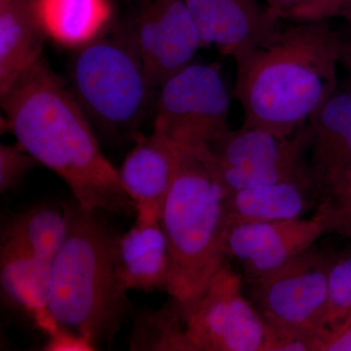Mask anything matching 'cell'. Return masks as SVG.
Segmentation results:
<instances>
[{"label": "cell", "instance_id": "4316f807", "mask_svg": "<svg viewBox=\"0 0 351 351\" xmlns=\"http://www.w3.org/2000/svg\"><path fill=\"white\" fill-rule=\"evenodd\" d=\"M325 201L331 210L332 233L351 239V195Z\"/></svg>", "mask_w": 351, "mask_h": 351}, {"label": "cell", "instance_id": "484cf974", "mask_svg": "<svg viewBox=\"0 0 351 351\" xmlns=\"http://www.w3.org/2000/svg\"><path fill=\"white\" fill-rule=\"evenodd\" d=\"M44 350L50 351H89L95 350L86 339L73 331L61 327L56 332L48 337Z\"/></svg>", "mask_w": 351, "mask_h": 351}, {"label": "cell", "instance_id": "9c48e42d", "mask_svg": "<svg viewBox=\"0 0 351 351\" xmlns=\"http://www.w3.org/2000/svg\"><path fill=\"white\" fill-rule=\"evenodd\" d=\"M332 256L311 248L247 281L252 304L267 324L311 335L324 328Z\"/></svg>", "mask_w": 351, "mask_h": 351}, {"label": "cell", "instance_id": "30bf717a", "mask_svg": "<svg viewBox=\"0 0 351 351\" xmlns=\"http://www.w3.org/2000/svg\"><path fill=\"white\" fill-rule=\"evenodd\" d=\"M327 233H332L331 211L327 201H323L309 219L243 223L228 221L226 258L241 263L248 281L313 248Z\"/></svg>", "mask_w": 351, "mask_h": 351}, {"label": "cell", "instance_id": "9a60e30c", "mask_svg": "<svg viewBox=\"0 0 351 351\" xmlns=\"http://www.w3.org/2000/svg\"><path fill=\"white\" fill-rule=\"evenodd\" d=\"M53 262L34 255L16 242L1 239L0 281L4 299L27 313L47 337L61 325L48 307Z\"/></svg>", "mask_w": 351, "mask_h": 351}, {"label": "cell", "instance_id": "603a6c76", "mask_svg": "<svg viewBox=\"0 0 351 351\" xmlns=\"http://www.w3.org/2000/svg\"><path fill=\"white\" fill-rule=\"evenodd\" d=\"M343 18L351 24V0H302L283 16L292 22H317Z\"/></svg>", "mask_w": 351, "mask_h": 351}, {"label": "cell", "instance_id": "ba28073f", "mask_svg": "<svg viewBox=\"0 0 351 351\" xmlns=\"http://www.w3.org/2000/svg\"><path fill=\"white\" fill-rule=\"evenodd\" d=\"M308 121L289 137L242 126L209 145L215 169L226 195L278 182L313 181L307 154Z\"/></svg>", "mask_w": 351, "mask_h": 351}, {"label": "cell", "instance_id": "e0dca14e", "mask_svg": "<svg viewBox=\"0 0 351 351\" xmlns=\"http://www.w3.org/2000/svg\"><path fill=\"white\" fill-rule=\"evenodd\" d=\"M322 202L313 181L278 182L226 195L228 221H272L302 218Z\"/></svg>", "mask_w": 351, "mask_h": 351}, {"label": "cell", "instance_id": "6da1fadb", "mask_svg": "<svg viewBox=\"0 0 351 351\" xmlns=\"http://www.w3.org/2000/svg\"><path fill=\"white\" fill-rule=\"evenodd\" d=\"M0 96L6 130L38 164L64 180L76 202L91 211L135 213L87 113L43 55Z\"/></svg>", "mask_w": 351, "mask_h": 351}, {"label": "cell", "instance_id": "7c38bea8", "mask_svg": "<svg viewBox=\"0 0 351 351\" xmlns=\"http://www.w3.org/2000/svg\"><path fill=\"white\" fill-rule=\"evenodd\" d=\"M184 1L203 47L215 46L234 61L269 45L283 29V20L258 0Z\"/></svg>", "mask_w": 351, "mask_h": 351}, {"label": "cell", "instance_id": "8992f818", "mask_svg": "<svg viewBox=\"0 0 351 351\" xmlns=\"http://www.w3.org/2000/svg\"><path fill=\"white\" fill-rule=\"evenodd\" d=\"M69 66L71 89L105 131L133 138L151 99L152 86L128 25L110 29L75 50Z\"/></svg>", "mask_w": 351, "mask_h": 351}, {"label": "cell", "instance_id": "7402d4cb", "mask_svg": "<svg viewBox=\"0 0 351 351\" xmlns=\"http://www.w3.org/2000/svg\"><path fill=\"white\" fill-rule=\"evenodd\" d=\"M38 164L19 143L0 145V193L4 195L16 189L27 173Z\"/></svg>", "mask_w": 351, "mask_h": 351}, {"label": "cell", "instance_id": "d6986e66", "mask_svg": "<svg viewBox=\"0 0 351 351\" xmlns=\"http://www.w3.org/2000/svg\"><path fill=\"white\" fill-rule=\"evenodd\" d=\"M34 8L47 38L71 49L91 43L112 25L110 0H34Z\"/></svg>", "mask_w": 351, "mask_h": 351}, {"label": "cell", "instance_id": "f1b7e54d", "mask_svg": "<svg viewBox=\"0 0 351 351\" xmlns=\"http://www.w3.org/2000/svg\"><path fill=\"white\" fill-rule=\"evenodd\" d=\"M267 5L282 19L289 10L298 5L302 0H265Z\"/></svg>", "mask_w": 351, "mask_h": 351}, {"label": "cell", "instance_id": "ac0fdd59", "mask_svg": "<svg viewBox=\"0 0 351 351\" xmlns=\"http://www.w3.org/2000/svg\"><path fill=\"white\" fill-rule=\"evenodd\" d=\"M45 39L34 0H0V93L43 56Z\"/></svg>", "mask_w": 351, "mask_h": 351}, {"label": "cell", "instance_id": "5b68a950", "mask_svg": "<svg viewBox=\"0 0 351 351\" xmlns=\"http://www.w3.org/2000/svg\"><path fill=\"white\" fill-rule=\"evenodd\" d=\"M267 324L226 263L193 301H174L136 320L131 346L141 350L263 351Z\"/></svg>", "mask_w": 351, "mask_h": 351}, {"label": "cell", "instance_id": "52a82bcc", "mask_svg": "<svg viewBox=\"0 0 351 351\" xmlns=\"http://www.w3.org/2000/svg\"><path fill=\"white\" fill-rule=\"evenodd\" d=\"M154 132L182 149L209 147L230 130V98L219 66L191 62L158 88Z\"/></svg>", "mask_w": 351, "mask_h": 351}, {"label": "cell", "instance_id": "2e32d148", "mask_svg": "<svg viewBox=\"0 0 351 351\" xmlns=\"http://www.w3.org/2000/svg\"><path fill=\"white\" fill-rule=\"evenodd\" d=\"M117 271L127 290L152 293L167 290L170 255L160 221L135 223L117 242Z\"/></svg>", "mask_w": 351, "mask_h": 351}, {"label": "cell", "instance_id": "5bb4252c", "mask_svg": "<svg viewBox=\"0 0 351 351\" xmlns=\"http://www.w3.org/2000/svg\"><path fill=\"white\" fill-rule=\"evenodd\" d=\"M134 141L135 145L119 170V179L135 204V223L151 225L160 221L182 149L156 132L138 133Z\"/></svg>", "mask_w": 351, "mask_h": 351}, {"label": "cell", "instance_id": "d4e9b609", "mask_svg": "<svg viewBox=\"0 0 351 351\" xmlns=\"http://www.w3.org/2000/svg\"><path fill=\"white\" fill-rule=\"evenodd\" d=\"M314 335L267 324L263 351H313Z\"/></svg>", "mask_w": 351, "mask_h": 351}, {"label": "cell", "instance_id": "8fae6325", "mask_svg": "<svg viewBox=\"0 0 351 351\" xmlns=\"http://www.w3.org/2000/svg\"><path fill=\"white\" fill-rule=\"evenodd\" d=\"M128 27L154 89L203 48L184 0H136Z\"/></svg>", "mask_w": 351, "mask_h": 351}, {"label": "cell", "instance_id": "277c9868", "mask_svg": "<svg viewBox=\"0 0 351 351\" xmlns=\"http://www.w3.org/2000/svg\"><path fill=\"white\" fill-rule=\"evenodd\" d=\"M181 149L160 223L170 255L166 292L178 304H186L226 263L228 209L209 147Z\"/></svg>", "mask_w": 351, "mask_h": 351}, {"label": "cell", "instance_id": "83f0119b", "mask_svg": "<svg viewBox=\"0 0 351 351\" xmlns=\"http://www.w3.org/2000/svg\"><path fill=\"white\" fill-rule=\"evenodd\" d=\"M338 52L339 63L348 71L351 85V24H348L345 32H339Z\"/></svg>", "mask_w": 351, "mask_h": 351}, {"label": "cell", "instance_id": "f546056e", "mask_svg": "<svg viewBox=\"0 0 351 351\" xmlns=\"http://www.w3.org/2000/svg\"><path fill=\"white\" fill-rule=\"evenodd\" d=\"M351 195V179L350 181L348 182V186H346V188L345 189V191H343V193H341L338 196V197L334 198V199H337V198L343 197V196L350 195ZM332 199V200H334Z\"/></svg>", "mask_w": 351, "mask_h": 351}, {"label": "cell", "instance_id": "44dd1931", "mask_svg": "<svg viewBox=\"0 0 351 351\" xmlns=\"http://www.w3.org/2000/svg\"><path fill=\"white\" fill-rule=\"evenodd\" d=\"M351 314V250L332 253L328 274V302L325 326Z\"/></svg>", "mask_w": 351, "mask_h": 351}, {"label": "cell", "instance_id": "ffe728a7", "mask_svg": "<svg viewBox=\"0 0 351 351\" xmlns=\"http://www.w3.org/2000/svg\"><path fill=\"white\" fill-rule=\"evenodd\" d=\"M64 208L38 205L11 219L1 232V239L20 244L38 257L54 262L66 234Z\"/></svg>", "mask_w": 351, "mask_h": 351}, {"label": "cell", "instance_id": "cb8c5ba5", "mask_svg": "<svg viewBox=\"0 0 351 351\" xmlns=\"http://www.w3.org/2000/svg\"><path fill=\"white\" fill-rule=\"evenodd\" d=\"M313 351H351V314L316 332Z\"/></svg>", "mask_w": 351, "mask_h": 351}, {"label": "cell", "instance_id": "7a4b0ae2", "mask_svg": "<svg viewBox=\"0 0 351 351\" xmlns=\"http://www.w3.org/2000/svg\"><path fill=\"white\" fill-rule=\"evenodd\" d=\"M338 49L339 32L329 21L293 22L269 45L235 61L242 126L293 135L338 88Z\"/></svg>", "mask_w": 351, "mask_h": 351}, {"label": "cell", "instance_id": "4fadbf2b", "mask_svg": "<svg viewBox=\"0 0 351 351\" xmlns=\"http://www.w3.org/2000/svg\"><path fill=\"white\" fill-rule=\"evenodd\" d=\"M309 170L322 202L338 197L351 179V85L337 88L308 119ZM321 202V203H322Z\"/></svg>", "mask_w": 351, "mask_h": 351}, {"label": "cell", "instance_id": "3957f363", "mask_svg": "<svg viewBox=\"0 0 351 351\" xmlns=\"http://www.w3.org/2000/svg\"><path fill=\"white\" fill-rule=\"evenodd\" d=\"M63 208L68 228L51 269L48 307L97 350L112 341L131 308L117 271L119 237L75 200Z\"/></svg>", "mask_w": 351, "mask_h": 351}]
</instances>
